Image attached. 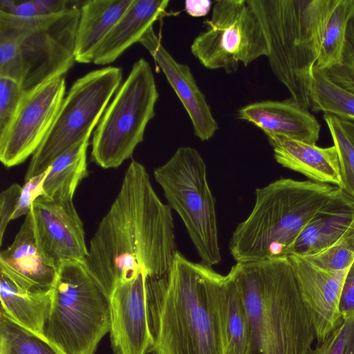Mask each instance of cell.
Listing matches in <instances>:
<instances>
[{
    "instance_id": "74e56055",
    "label": "cell",
    "mask_w": 354,
    "mask_h": 354,
    "mask_svg": "<svg viewBox=\"0 0 354 354\" xmlns=\"http://www.w3.org/2000/svg\"><path fill=\"white\" fill-rule=\"evenodd\" d=\"M212 2L209 0H197L185 1V10L193 17L207 15L211 9Z\"/></svg>"
},
{
    "instance_id": "ab89813d",
    "label": "cell",
    "mask_w": 354,
    "mask_h": 354,
    "mask_svg": "<svg viewBox=\"0 0 354 354\" xmlns=\"http://www.w3.org/2000/svg\"><path fill=\"white\" fill-rule=\"evenodd\" d=\"M337 119L346 134L354 145V121L342 118Z\"/></svg>"
},
{
    "instance_id": "60d3db41",
    "label": "cell",
    "mask_w": 354,
    "mask_h": 354,
    "mask_svg": "<svg viewBox=\"0 0 354 354\" xmlns=\"http://www.w3.org/2000/svg\"><path fill=\"white\" fill-rule=\"evenodd\" d=\"M348 29L354 32V14L348 23Z\"/></svg>"
},
{
    "instance_id": "ac0fdd59",
    "label": "cell",
    "mask_w": 354,
    "mask_h": 354,
    "mask_svg": "<svg viewBox=\"0 0 354 354\" xmlns=\"http://www.w3.org/2000/svg\"><path fill=\"white\" fill-rule=\"evenodd\" d=\"M238 118L252 123L267 136H281L315 145L321 126L308 109L292 97L249 104L238 111Z\"/></svg>"
},
{
    "instance_id": "4316f807",
    "label": "cell",
    "mask_w": 354,
    "mask_h": 354,
    "mask_svg": "<svg viewBox=\"0 0 354 354\" xmlns=\"http://www.w3.org/2000/svg\"><path fill=\"white\" fill-rule=\"evenodd\" d=\"M337 118L354 121V94L332 82L315 66L310 91V107Z\"/></svg>"
},
{
    "instance_id": "30bf717a",
    "label": "cell",
    "mask_w": 354,
    "mask_h": 354,
    "mask_svg": "<svg viewBox=\"0 0 354 354\" xmlns=\"http://www.w3.org/2000/svg\"><path fill=\"white\" fill-rule=\"evenodd\" d=\"M82 1L64 11L35 19L0 12V26L11 30L19 47V84L28 93L46 82L63 76L73 66Z\"/></svg>"
},
{
    "instance_id": "e0dca14e",
    "label": "cell",
    "mask_w": 354,
    "mask_h": 354,
    "mask_svg": "<svg viewBox=\"0 0 354 354\" xmlns=\"http://www.w3.org/2000/svg\"><path fill=\"white\" fill-rule=\"evenodd\" d=\"M1 273L28 290H49L55 283L57 269L45 258L37 241L32 212L12 243L0 253Z\"/></svg>"
},
{
    "instance_id": "f35d334b",
    "label": "cell",
    "mask_w": 354,
    "mask_h": 354,
    "mask_svg": "<svg viewBox=\"0 0 354 354\" xmlns=\"http://www.w3.org/2000/svg\"><path fill=\"white\" fill-rule=\"evenodd\" d=\"M344 354H354V317L349 319L348 339Z\"/></svg>"
},
{
    "instance_id": "3957f363",
    "label": "cell",
    "mask_w": 354,
    "mask_h": 354,
    "mask_svg": "<svg viewBox=\"0 0 354 354\" xmlns=\"http://www.w3.org/2000/svg\"><path fill=\"white\" fill-rule=\"evenodd\" d=\"M227 274L248 314L247 354H309L315 331L288 257L236 263Z\"/></svg>"
},
{
    "instance_id": "484cf974",
    "label": "cell",
    "mask_w": 354,
    "mask_h": 354,
    "mask_svg": "<svg viewBox=\"0 0 354 354\" xmlns=\"http://www.w3.org/2000/svg\"><path fill=\"white\" fill-rule=\"evenodd\" d=\"M354 0H338L328 19L315 67L324 71L341 64Z\"/></svg>"
},
{
    "instance_id": "8992f818",
    "label": "cell",
    "mask_w": 354,
    "mask_h": 354,
    "mask_svg": "<svg viewBox=\"0 0 354 354\" xmlns=\"http://www.w3.org/2000/svg\"><path fill=\"white\" fill-rule=\"evenodd\" d=\"M110 328L109 299L84 263L62 262L43 337L63 354H95Z\"/></svg>"
},
{
    "instance_id": "9a60e30c",
    "label": "cell",
    "mask_w": 354,
    "mask_h": 354,
    "mask_svg": "<svg viewBox=\"0 0 354 354\" xmlns=\"http://www.w3.org/2000/svg\"><path fill=\"white\" fill-rule=\"evenodd\" d=\"M146 275L140 272L120 281L110 297V340L115 354L149 353L151 339L146 301Z\"/></svg>"
},
{
    "instance_id": "1f68e13d",
    "label": "cell",
    "mask_w": 354,
    "mask_h": 354,
    "mask_svg": "<svg viewBox=\"0 0 354 354\" xmlns=\"http://www.w3.org/2000/svg\"><path fill=\"white\" fill-rule=\"evenodd\" d=\"M74 1L68 0H1L0 12L21 19H35L62 12Z\"/></svg>"
},
{
    "instance_id": "d590c367",
    "label": "cell",
    "mask_w": 354,
    "mask_h": 354,
    "mask_svg": "<svg viewBox=\"0 0 354 354\" xmlns=\"http://www.w3.org/2000/svg\"><path fill=\"white\" fill-rule=\"evenodd\" d=\"M349 319L344 320L309 354H344L348 339Z\"/></svg>"
},
{
    "instance_id": "8d00e7d4",
    "label": "cell",
    "mask_w": 354,
    "mask_h": 354,
    "mask_svg": "<svg viewBox=\"0 0 354 354\" xmlns=\"http://www.w3.org/2000/svg\"><path fill=\"white\" fill-rule=\"evenodd\" d=\"M339 312L343 321L354 317V261L350 266L343 285Z\"/></svg>"
},
{
    "instance_id": "8fae6325",
    "label": "cell",
    "mask_w": 354,
    "mask_h": 354,
    "mask_svg": "<svg viewBox=\"0 0 354 354\" xmlns=\"http://www.w3.org/2000/svg\"><path fill=\"white\" fill-rule=\"evenodd\" d=\"M205 30L191 44L192 55L206 68L236 72L268 55L266 37L248 0H218L211 18L204 21Z\"/></svg>"
},
{
    "instance_id": "e575fe53",
    "label": "cell",
    "mask_w": 354,
    "mask_h": 354,
    "mask_svg": "<svg viewBox=\"0 0 354 354\" xmlns=\"http://www.w3.org/2000/svg\"><path fill=\"white\" fill-rule=\"evenodd\" d=\"M19 54L17 38L9 28L0 26V77L19 83Z\"/></svg>"
},
{
    "instance_id": "4fadbf2b",
    "label": "cell",
    "mask_w": 354,
    "mask_h": 354,
    "mask_svg": "<svg viewBox=\"0 0 354 354\" xmlns=\"http://www.w3.org/2000/svg\"><path fill=\"white\" fill-rule=\"evenodd\" d=\"M73 198L40 196L32 204L37 243L45 258L57 269L64 261L84 262L88 253L84 225Z\"/></svg>"
},
{
    "instance_id": "7c38bea8",
    "label": "cell",
    "mask_w": 354,
    "mask_h": 354,
    "mask_svg": "<svg viewBox=\"0 0 354 354\" xmlns=\"http://www.w3.org/2000/svg\"><path fill=\"white\" fill-rule=\"evenodd\" d=\"M66 94L64 76L26 93L6 132L0 137V160L6 167L34 154L50 130Z\"/></svg>"
},
{
    "instance_id": "277c9868",
    "label": "cell",
    "mask_w": 354,
    "mask_h": 354,
    "mask_svg": "<svg viewBox=\"0 0 354 354\" xmlns=\"http://www.w3.org/2000/svg\"><path fill=\"white\" fill-rule=\"evenodd\" d=\"M342 190L314 182L281 178L255 192V203L230 240L236 263L287 257V251L316 214Z\"/></svg>"
},
{
    "instance_id": "4dcf8cb0",
    "label": "cell",
    "mask_w": 354,
    "mask_h": 354,
    "mask_svg": "<svg viewBox=\"0 0 354 354\" xmlns=\"http://www.w3.org/2000/svg\"><path fill=\"white\" fill-rule=\"evenodd\" d=\"M306 258L326 269L343 270L348 268L354 261V219L333 244Z\"/></svg>"
},
{
    "instance_id": "836d02e7",
    "label": "cell",
    "mask_w": 354,
    "mask_h": 354,
    "mask_svg": "<svg viewBox=\"0 0 354 354\" xmlns=\"http://www.w3.org/2000/svg\"><path fill=\"white\" fill-rule=\"evenodd\" d=\"M334 84L354 94V32L347 28L341 64L322 71Z\"/></svg>"
},
{
    "instance_id": "5bb4252c",
    "label": "cell",
    "mask_w": 354,
    "mask_h": 354,
    "mask_svg": "<svg viewBox=\"0 0 354 354\" xmlns=\"http://www.w3.org/2000/svg\"><path fill=\"white\" fill-rule=\"evenodd\" d=\"M290 261L301 295L311 318L318 343L344 321L339 301L350 266L343 270L320 267L306 257L292 254Z\"/></svg>"
},
{
    "instance_id": "7a4b0ae2",
    "label": "cell",
    "mask_w": 354,
    "mask_h": 354,
    "mask_svg": "<svg viewBox=\"0 0 354 354\" xmlns=\"http://www.w3.org/2000/svg\"><path fill=\"white\" fill-rule=\"evenodd\" d=\"M224 276L177 252L170 270L146 279L152 354H225Z\"/></svg>"
},
{
    "instance_id": "d6a6232c",
    "label": "cell",
    "mask_w": 354,
    "mask_h": 354,
    "mask_svg": "<svg viewBox=\"0 0 354 354\" xmlns=\"http://www.w3.org/2000/svg\"><path fill=\"white\" fill-rule=\"evenodd\" d=\"M25 95L17 82L0 77V137L9 128Z\"/></svg>"
},
{
    "instance_id": "44dd1931",
    "label": "cell",
    "mask_w": 354,
    "mask_h": 354,
    "mask_svg": "<svg viewBox=\"0 0 354 354\" xmlns=\"http://www.w3.org/2000/svg\"><path fill=\"white\" fill-rule=\"evenodd\" d=\"M354 219V198L344 190L319 210L304 228L287 251L309 257L333 244Z\"/></svg>"
},
{
    "instance_id": "f1b7e54d",
    "label": "cell",
    "mask_w": 354,
    "mask_h": 354,
    "mask_svg": "<svg viewBox=\"0 0 354 354\" xmlns=\"http://www.w3.org/2000/svg\"><path fill=\"white\" fill-rule=\"evenodd\" d=\"M0 354H63L44 337L21 326L1 311Z\"/></svg>"
},
{
    "instance_id": "cb8c5ba5",
    "label": "cell",
    "mask_w": 354,
    "mask_h": 354,
    "mask_svg": "<svg viewBox=\"0 0 354 354\" xmlns=\"http://www.w3.org/2000/svg\"><path fill=\"white\" fill-rule=\"evenodd\" d=\"M89 139L58 157L46 170L43 196L51 199L73 198L80 183L88 176L86 151Z\"/></svg>"
},
{
    "instance_id": "d6986e66",
    "label": "cell",
    "mask_w": 354,
    "mask_h": 354,
    "mask_svg": "<svg viewBox=\"0 0 354 354\" xmlns=\"http://www.w3.org/2000/svg\"><path fill=\"white\" fill-rule=\"evenodd\" d=\"M267 138L279 165L304 175L310 180L342 189L339 160L335 145L320 147L281 136Z\"/></svg>"
},
{
    "instance_id": "7402d4cb",
    "label": "cell",
    "mask_w": 354,
    "mask_h": 354,
    "mask_svg": "<svg viewBox=\"0 0 354 354\" xmlns=\"http://www.w3.org/2000/svg\"><path fill=\"white\" fill-rule=\"evenodd\" d=\"M132 2L133 0L82 1L75 39V62H93L97 48Z\"/></svg>"
},
{
    "instance_id": "f546056e",
    "label": "cell",
    "mask_w": 354,
    "mask_h": 354,
    "mask_svg": "<svg viewBox=\"0 0 354 354\" xmlns=\"http://www.w3.org/2000/svg\"><path fill=\"white\" fill-rule=\"evenodd\" d=\"M339 160L342 187L354 198V145L346 134L338 119L330 114H324Z\"/></svg>"
},
{
    "instance_id": "5b68a950",
    "label": "cell",
    "mask_w": 354,
    "mask_h": 354,
    "mask_svg": "<svg viewBox=\"0 0 354 354\" xmlns=\"http://www.w3.org/2000/svg\"><path fill=\"white\" fill-rule=\"evenodd\" d=\"M338 0H248L264 30L268 63L290 97L310 107L313 68Z\"/></svg>"
},
{
    "instance_id": "603a6c76",
    "label": "cell",
    "mask_w": 354,
    "mask_h": 354,
    "mask_svg": "<svg viewBox=\"0 0 354 354\" xmlns=\"http://www.w3.org/2000/svg\"><path fill=\"white\" fill-rule=\"evenodd\" d=\"M52 297L53 288L49 290H25L1 273V311L21 326L41 337L50 313Z\"/></svg>"
},
{
    "instance_id": "9c48e42d",
    "label": "cell",
    "mask_w": 354,
    "mask_h": 354,
    "mask_svg": "<svg viewBox=\"0 0 354 354\" xmlns=\"http://www.w3.org/2000/svg\"><path fill=\"white\" fill-rule=\"evenodd\" d=\"M122 80L121 68L107 66L73 82L50 130L32 156L25 181L44 172L58 157L90 138Z\"/></svg>"
},
{
    "instance_id": "83f0119b",
    "label": "cell",
    "mask_w": 354,
    "mask_h": 354,
    "mask_svg": "<svg viewBox=\"0 0 354 354\" xmlns=\"http://www.w3.org/2000/svg\"><path fill=\"white\" fill-rule=\"evenodd\" d=\"M46 171L25 181L24 185L15 183L0 194V244L8 223L28 214L34 201L43 196L42 183Z\"/></svg>"
},
{
    "instance_id": "2e32d148",
    "label": "cell",
    "mask_w": 354,
    "mask_h": 354,
    "mask_svg": "<svg viewBox=\"0 0 354 354\" xmlns=\"http://www.w3.org/2000/svg\"><path fill=\"white\" fill-rule=\"evenodd\" d=\"M139 43L162 71L190 118L194 135L202 141L211 139L218 124L189 67L177 62L165 49L153 26L147 30Z\"/></svg>"
},
{
    "instance_id": "ffe728a7",
    "label": "cell",
    "mask_w": 354,
    "mask_h": 354,
    "mask_svg": "<svg viewBox=\"0 0 354 354\" xmlns=\"http://www.w3.org/2000/svg\"><path fill=\"white\" fill-rule=\"evenodd\" d=\"M167 0H133L95 53L93 63H113L131 46L139 42L147 30L157 20L169 14Z\"/></svg>"
},
{
    "instance_id": "52a82bcc",
    "label": "cell",
    "mask_w": 354,
    "mask_h": 354,
    "mask_svg": "<svg viewBox=\"0 0 354 354\" xmlns=\"http://www.w3.org/2000/svg\"><path fill=\"white\" fill-rule=\"evenodd\" d=\"M158 92L153 73L144 58L136 61L95 127L91 160L104 169H115L131 158L144 140L155 116Z\"/></svg>"
},
{
    "instance_id": "d4e9b609",
    "label": "cell",
    "mask_w": 354,
    "mask_h": 354,
    "mask_svg": "<svg viewBox=\"0 0 354 354\" xmlns=\"http://www.w3.org/2000/svg\"><path fill=\"white\" fill-rule=\"evenodd\" d=\"M222 328L225 354H247L250 327L247 311L236 286L228 275L222 286Z\"/></svg>"
},
{
    "instance_id": "ba28073f",
    "label": "cell",
    "mask_w": 354,
    "mask_h": 354,
    "mask_svg": "<svg viewBox=\"0 0 354 354\" xmlns=\"http://www.w3.org/2000/svg\"><path fill=\"white\" fill-rule=\"evenodd\" d=\"M167 205L181 218L202 263L212 266L221 261L215 201L200 153L179 147L170 159L153 171Z\"/></svg>"
},
{
    "instance_id": "6da1fadb",
    "label": "cell",
    "mask_w": 354,
    "mask_h": 354,
    "mask_svg": "<svg viewBox=\"0 0 354 354\" xmlns=\"http://www.w3.org/2000/svg\"><path fill=\"white\" fill-rule=\"evenodd\" d=\"M178 252L171 209L157 196L145 167L132 160L84 265L109 299L120 281L140 272L149 278L166 274Z\"/></svg>"
}]
</instances>
